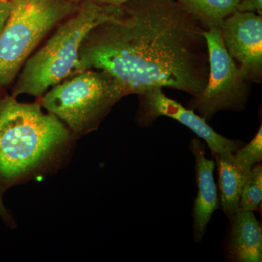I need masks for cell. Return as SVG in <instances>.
I'll return each mask as SVG.
<instances>
[{"instance_id":"cell-8","label":"cell","mask_w":262,"mask_h":262,"mask_svg":"<svg viewBox=\"0 0 262 262\" xmlns=\"http://www.w3.org/2000/svg\"><path fill=\"white\" fill-rule=\"evenodd\" d=\"M140 96L142 101L139 121L143 126H149L158 117H170L185 125L206 141L213 155L224 152L234 153L244 146L241 141L227 139L215 132L194 110L184 108L180 103L168 98L162 89L149 90Z\"/></svg>"},{"instance_id":"cell-1","label":"cell","mask_w":262,"mask_h":262,"mask_svg":"<svg viewBox=\"0 0 262 262\" xmlns=\"http://www.w3.org/2000/svg\"><path fill=\"white\" fill-rule=\"evenodd\" d=\"M122 5L120 17L95 27L84 39L77 73L105 71L127 95L163 88L193 97L201 94L209 76L206 27L178 0Z\"/></svg>"},{"instance_id":"cell-14","label":"cell","mask_w":262,"mask_h":262,"mask_svg":"<svg viewBox=\"0 0 262 262\" xmlns=\"http://www.w3.org/2000/svg\"><path fill=\"white\" fill-rule=\"evenodd\" d=\"M239 166L247 172H251L256 164L262 159V127H260L254 138L234 153Z\"/></svg>"},{"instance_id":"cell-7","label":"cell","mask_w":262,"mask_h":262,"mask_svg":"<svg viewBox=\"0 0 262 262\" xmlns=\"http://www.w3.org/2000/svg\"><path fill=\"white\" fill-rule=\"evenodd\" d=\"M221 33L226 49L238 63L245 80L259 83L262 77L261 15L237 10L225 19Z\"/></svg>"},{"instance_id":"cell-2","label":"cell","mask_w":262,"mask_h":262,"mask_svg":"<svg viewBox=\"0 0 262 262\" xmlns=\"http://www.w3.org/2000/svg\"><path fill=\"white\" fill-rule=\"evenodd\" d=\"M70 133L39 103L0 99V190L35 171L67 144Z\"/></svg>"},{"instance_id":"cell-18","label":"cell","mask_w":262,"mask_h":262,"mask_svg":"<svg viewBox=\"0 0 262 262\" xmlns=\"http://www.w3.org/2000/svg\"><path fill=\"white\" fill-rule=\"evenodd\" d=\"M0 216L6 221L10 220L9 214H8L4 204H3V201H2L1 195H0Z\"/></svg>"},{"instance_id":"cell-11","label":"cell","mask_w":262,"mask_h":262,"mask_svg":"<svg viewBox=\"0 0 262 262\" xmlns=\"http://www.w3.org/2000/svg\"><path fill=\"white\" fill-rule=\"evenodd\" d=\"M218 165L219 187L221 206L229 220H233L239 211V202L245 182L250 172L241 168L234 153L224 152L214 155Z\"/></svg>"},{"instance_id":"cell-5","label":"cell","mask_w":262,"mask_h":262,"mask_svg":"<svg viewBox=\"0 0 262 262\" xmlns=\"http://www.w3.org/2000/svg\"><path fill=\"white\" fill-rule=\"evenodd\" d=\"M77 4L73 0H13L0 33V88L12 82L34 48L75 11Z\"/></svg>"},{"instance_id":"cell-4","label":"cell","mask_w":262,"mask_h":262,"mask_svg":"<svg viewBox=\"0 0 262 262\" xmlns=\"http://www.w3.org/2000/svg\"><path fill=\"white\" fill-rule=\"evenodd\" d=\"M52 87L42 105L76 134L97 128L114 105L127 96L121 84L105 71L88 70Z\"/></svg>"},{"instance_id":"cell-6","label":"cell","mask_w":262,"mask_h":262,"mask_svg":"<svg viewBox=\"0 0 262 262\" xmlns=\"http://www.w3.org/2000/svg\"><path fill=\"white\" fill-rule=\"evenodd\" d=\"M208 57L209 76L204 90L194 96L188 106L206 121L222 110H241L247 102L248 82L238 65L229 54L219 28L204 32Z\"/></svg>"},{"instance_id":"cell-15","label":"cell","mask_w":262,"mask_h":262,"mask_svg":"<svg viewBox=\"0 0 262 262\" xmlns=\"http://www.w3.org/2000/svg\"><path fill=\"white\" fill-rule=\"evenodd\" d=\"M237 11L250 12L262 15V0H241L237 8Z\"/></svg>"},{"instance_id":"cell-9","label":"cell","mask_w":262,"mask_h":262,"mask_svg":"<svg viewBox=\"0 0 262 262\" xmlns=\"http://www.w3.org/2000/svg\"><path fill=\"white\" fill-rule=\"evenodd\" d=\"M189 149L195 159L198 189L193 211V238L194 242L200 243L206 233L207 226L211 220L212 215L215 210L220 208V201L213 177L214 161L206 158L204 144L198 139H193L191 141Z\"/></svg>"},{"instance_id":"cell-19","label":"cell","mask_w":262,"mask_h":262,"mask_svg":"<svg viewBox=\"0 0 262 262\" xmlns=\"http://www.w3.org/2000/svg\"><path fill=\"white\" fill-rule=\"evenodd\" d=\"M3 1V0H0V2Z\"/></svg>"},{"instance_id":"cell-3","label":"cell","mask_w":262,"mask_h":262,"mask_svg":"<svg viewBox=\"0 0 262 262\" xmlns=\"http://www.w3.org/2000/svg\"><path fill=\"white\" fill-rule=\"evenodd\" d=\"M75 14L57 29L51 39L24 63L12 96H39L67 77L77 75L84 39L95 27L123 13V5L81 2Z\"/></svg>"},{"instance_id":"cell-12","label":"cell","mask_w":262,"mask_h":262,"mask_svg":"<svg viewBox=\"0 0 262 262\" xmlns=\"http://www.w3.org/2000/svg\"><path fill=\"white\" fill-rule=\"evenodd\" d=\"M188 13L207 29L222 28L225 19L237 11L241 0H178Z\"/></svg>"},{"instance_id":"cell-13","label":"cell","mask_w":262,"mask_h":262,"mask_svg":"<svg viewBox=\"0 0 262 262\" xmlns=\"http://www.w3.org/2000/svg\"><path fill=\"white\" fill-rule=\"evenodd\" d=\"M262 200V167L255 165L245 182L239 202V211H259Z\"/></svg>"},{"instance_id":"cell-10","label":"cell","mask_w":262,"mask_h":262,"mask_svg":"<svg viewBox=\"0 0 262 262\" xmlns=\"http://www.w3.org/2000/svg\"><path fill=\"white\" fill-rule=\"evenodd\" d=\"M232 222L227 255L236 262L262 261L261 225L253 212L238 211Z\"/></svg>"},{"instance_id":"cell-16","label":"cell","mask_w":262,"mask_h":262,"mask_svg":"<svg viewBox=\"0 0 262 262\" xmlns=\"http://www.w3.org/2000/svg\"><path fill=\"white\" fill-rule=\"evenodd\" d=\"M12 7H13V0H3L0 2V33L9 17Z\"/></svg>"},{"instance_id":"cell-17","label":"cell","mask_w":262,"mask_h":262,"mask_svg":"<svg viewBox=\"0 0 262 262\" xmlns=\"http://www.w3.org/2000/svg\"><path fill=\"white\" fill-rule=\"evenodd\" d=\"M75 3H79L84 0H73ZM92 1L97 2V3H103V4L114 5H122L125 3L128 2L129 0H92Z\"/></svg>"}]
</instances>
